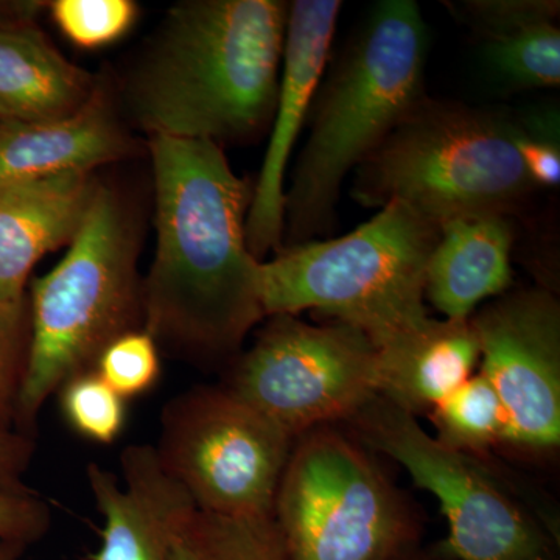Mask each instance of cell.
<instances>
[{
	"instance_id": "19",
	"label": "cell",
	"mask_w": 560,
	"mask_h": 560,
	"mask_svg": "<svg viewBox=\"0 0 560 560\" xmlns=\"http://www.w3.org/2000/svg\"><path fill=\"white\" fill-rule=\"evenodd\" d=\"M171 560H291L270 517H226L191 506L172 526Z\"/></svg>"
},
{
	"instance_id": "4",
	"label": "cell",
	"mask_w": 560,
	"mask_h": 560,
	"mask_svg": "<svg viewBox=\"0 0 560 560\" xmlns=\"http://www.w3.org/2000/svg\"><path fill=\"white\" fill-rule=\"evenodd\" d=\"M127 194L98 180L68 253L31 280V350L14 430L35 436L40 411L70 378L95 371L121 335L143 329L142 226Z\"/></svg>"
},
{
	"instance_id": "28",
	"label": "cell",
	"mask_w": 560,
	"mask_h": 560,
	"mask_svg": "<svg viewBox=\"0 0 560 560\" xmlns=\"http://www.w3.org/2000/svg\"><path fill=\"white\" fill-rule=\"evenodd\" d=\"M517 150L523 167L534 187L555 189L560 184V142L559 140L533 138L518 127Z\"/></svg>"
},
{
	"instance_id": "9",
	"label": "cell",
	"mask_w": 560,
	"mask_h": 560,
	"mask_svg": "<svg viewBox=\"0 0 560 560\" xmlns=\"http://www.w3.org/2000/svg\"><path fill=\"white\" fill-rule=\"evenodd\" d=\"M154 451L198 510L270 517L294 440L221 385L176 394L161 412Z\"/></svg>"
},
{
	"instance_id": "11",
	"label": "cell",
	"mask_w": 560,
	"mask_h": 560,
	"mask_svg": "<svg viewBox=\"0 0 560 560\" xmlns=\"http://www.w3.org/2000/svg\"><path fill=\"white\" fill-rule=\"evenodd\" d=\"M480 372L506 411L504 445L545 455L560 444V304L544 289L511 291L470 316Z\"/></svg>"
},
{
	"instance_id": "3",
	"label": "cell",
	"mask_w": 560,
	"mask_h": 560,
	"mask_svg": "<svg viewBox=\"0 0 560 560\" xmlns=\"http://www.w3.org/2000/svg\"><path fill=\"white\" fill-rule=\"evenodd\" d=\"M427 55L418 3H375L316 92L311 132L285 190L283 246L334 231L346 178L427 97Z\"/></svg>"
},
{
	"instance_id": "13",
	"label": "cell",
	"mask_w": 560,
	"mask_h": 560,
	"mask_svg": "<svg viewBox=\"0 0 560 560\" xmlns=\"http://www.w3.org/2000/svg\"><path fill=\"white\" fill-rule=\"evenodd\" d=\"M120 467L124 485L98 464L86 467L103 517L101 547L91 560H171L173 523L194 500L161 466L154 445H128Z\"/></svg>"
},
{
	"instance_id": "8",
	"label": "cell",
	"mask_w": 560,
	"mask_h": 560,
	"mask_svg": "<svg viewBox=\"0 0 560 560\" xmlns=\"http://www.w3.org/2000/svg\"><path fill=\"white\" fill-rule=\"evenodd\" d=\"M360 444L399 463L440 501L447 550L458 560H559L555 528L541 521L485 459L452 451L418 418L382 396L348 420Z\"/></svg>"
},
{
	"instance_id": "10",
	"label": "cell",
	"mask_w": 560,
	"mask_h": 560,
	"mask_svg": "<svg viewBox=\"0 0 560 560\" xmlns=\"http://www.w3.org/2000/svg\"><path fill=\"white\" fill-rule=\"evenodd\" d=\"M294 441L353 418L377 396V349L348 324L265 318L223 382Z\"/></svg>"
},
{
	"instance_id": "22",
	"label": "cell",
	"mask_w": 560,
	"mask_h": 560,
	"mask_svg": "<svg viewBox=\"0 0 560 560\" xmlns=\"http://www.w3.org/2000/svg\"><path fill=\"white\" fill-rule=\"evenodd\" d=\"M62 416L84 440L110 445L127 422V405L97 371L70 378L58 390Z\"/></svg>"
},
{
	"instance_id": "20",
	"label": "cell",
	"mask_w": 560,
	"mask_h": 560,
	"mask_svg": "<svg viewBox=\"0 0 560 560\" xmlns=\"http://www.w3.org/2000/svg\"><path fill=\"white\" fill-rule=\"evenodd\" d=\"M429 418L441 444L474 458L485 459L506 440V411L481 372L448 394L429 412Z\"/></svg>"
},
{
	"instance_id": "1",
	"label": "cell",
	"mask_w": 560,
	"mask_h": 560,
	"mask_svg": "<svg viewBox=\"0 0 560 560\" xmlns=\"http://www.w3.org/2000/svg\"><path fill=\"white\" fill-rule=\"evenodd\" d=\"M147 149L156 250L142 276L143 330L175 359L230 368L267 318L246 243L253 189L209 140L154 136Z\"/></svg>"
},
{
	"instance_id": "29",
	"label": "cell",
	"mask_w": 560,
	"mask_h": 560,
	"mask_svg": "<svg viewBox=\"0 0 560 560\" xmlns=\"http://www.w3.org/2000/svg\"><path fill=\"white\" fill-rule=\"evenodd\" d=\"M36 440L16 430H0V489L27 488L25 474L35 456Z\"/></svg>"
},
{
	"instance_id": "25",
	"label": "cell",
	"mask_w": 560,
	"mask_h": 560,
	"mask_svg": "<svg viewBox=\"0 0 560 560\" xmlns=\"http://www.w3.org/2000/svg\"><path fill=\"white\" fill-rule=\"evenodd\" d=\"M31 350V312L27 298L0 301V430H14L18 400Z\"/></svg>"
},
{
	"instance_id": "30",
	"label": "cell",
	"mask_w": 560,
	"mask_h": 560,
	"mask_svg": "<svg viewBox=\"0 0 560 560\" xmlns=\"http://www.w3.org/2000/svg\"><path fill=\"white\" fill-rule=\"evenodd\" d=\"M43 11H47V2L0 0V32L38 25V18Z\"/></svg>"
},
{
	"instance_id": "31",
	"label": "cell",
	"mask_w": 560,
	"mask_h": 560,
	"mask_svg": "<svg viewBox=\"0 0 560 560\" xmlns=\"http://www.w3.org/2000/svg\"><path fill=\"white\" fill-rule=\"evenodd\" d=\"M22 552H24L22 548L0 540V560H21Z\"/></svg>"
},
{
	"instance_id": "26",
	"label": "cell",
	"mask_w": 560,
	"mask_h": 560,
	"mask_svg": "<svg viewBox=\"0 0 560 560\" xmlns=\"http://www.w3.org/2000/svg\"><path fill=\"white\" fill-rule=\"evenodd\" d=\"M451 9L485 40L503 38L541 22H558V0H467Z\"/></svg>"
},
{
	"instance_id": "18",
	"label": "cell",
	"mask_w": 560,
	"mask_h": 560,
	"mask_svg": "<svg viewBox=\"0 0 560 560\" xmlns=\"http://www.w3.org/2000/svg\"><path fill=\"white\" fill-rule=\"evenodd\" d=\"M98 80L70 62L39 25L0 32V121L65 119L91 101Z\"/></svg>"
},
{
	"instance_id": "6",
	"label": "cell",
	"mask_w": 560,
	"mask_h": 560,
	"mask_svg": "<svg viewBox=\"0 0 560 560\" xmlns=\"http://www.w3.org/2000/svg\"><path fill=\"white\" fill-rule=\"evenodd\" d=\"M506 110L425 97L353 171L350 194L364 208L410 206L434 223L493 212L510 215L536 190Z\"/></svg>"
},
{
	"instance_id": "14",
	"label": "cell",
	"mask_w": 560,
	"mask_h": 560,
	"mask_svg": "<svg viewBox=\"0 0 560 560\" xmlns=\"http://www.w3.org/2000/svg\"><path fill=\"white\" fill-rule=\"evenodd\" d=\"M95 172L0 183V301L27 298L33 268L69 246L98 186Z\"/></svg>"
},
{
	"instance_id": "17",
	"label": "cell",
	"mask_w": 560,
	"mask_h": 560,
	"mask_svg": "<svg viewBox=\"0 0 560 560\" xmlns=\"http://www.w3.org/2000/svg\"><path fill=\"white\" fill-rule=\"evenodd\" d=\"M480 366L470 318L429 319L377 349V390L412 416L429 415Z\"/></svg>"
},
{
	"instance_id": "27",
	"label": "cell",
	"mask_w": 560,
	"mask_h": 560,
	"mask_svg": "<svg viewBox=\"0 0 560 560\" xmlns=\"http://www.w3.org/2000/svg\"><path fill=\"white\" fill-rule=\"evenodd\" d=\"M49 503L31 488L0 489V540L27 550L51 526Z\"/></svg>"
},
{
	"instance_id": "32",
	"label": "cell",
	"mask_w": 560,
	"mask_h": 560,
	"mask_svg": "<svg viewBox=\"0 0 560 560\" xmlns=\"http://www.w3.org/2000/svg\"><path fill=\"white\" fill-rule=\"evenodd\" d=\"M404 560H420V559L411 558V555H410V556H408V558H405Z\"/></svg>"
},
{
	"instance_id": "23",
	"label": "cell",
	"mask_w": 560,
	"mask_h": 560,
	"mask_svg": "<svg viewBox=\"0 0 560 560\" xmlns=\"http://www.w3.org/2000/svg\"><path fill=\"white\" fill-rule=\"evenodd\" d=\"M47 11L70 43L88 50L116 43L138 18L132 0H54Z\"/></svg>"
},
{
	"instance_id": "15",
	"label": "cell",
	"mask_w": 560,
	"mask_h": 560,
	"mask_svg": "<svg viewBox=\"0 0 560 560\" xmlns=\"http://www.w3.org/2000/svg\"><path fill=\"white\" fill-rule=\"evenodd\" d=\"M138 150L109 84L72 116L40 124L0 121V183L47 178L128 160Z\"/></svg>"
},
{
	"instance_id": "2",
	"label": "cell",
	"mask_w": 560,
	"mask_h": 560,
	"mask_svg": "<svg viewBox=\"0 0 560 560\" xmlns=\"http://www.w3.org/2000/svg\"><path fill=\"white\" fill-rule=\"evenodd\" d=\"M289 3L186 0L165 13L125 81L149 138L245 143L270 130ZM223 147V145H221Z\"/></svg>"
},
{
	"instance_id": "16",
	"label": "cell",
	"mask_w": 560,
	"mask_h": 560,
	"mask_svg": "<svg viewBox=\"0 0 560 560\" xmlns=\"http://www.w3.org/2000/svg\"><path fill=\"white\" fill-rule=\"evenodd\" d=\"M514 224L510 215L467 213L441 223L425 271V300L447 319H467L478 305L508 293Z\"/></svg>"
},
{
	"instance_id": "5",
	"label": "cell",
	"mask_w": 560,
	"mask_h": 560,
	"mask_svg": "<svg viewBox=\"0 0 560 560\" xmlns=\"http://www.w3.org/2000/svg\"><path fill=\"white\" fill-rule=\"evenodd\" d=\"M440 230L393 201L341 237L283 246L259 264L265 316L319 313L381 349L430 319L425 271Z\"/></svg>"
},
{
	"instance_id": "7",
	"label": "cell",
	"mask_w": 560,
	"mask_h": 560,
	"mask_svg": "<svg viewBox=\"0 0 560 560\" xmlns=\"http://www.w3.org/2000/svg\"><path fill=\"white\" fill-rule=\"evenodd\" d=\"M272 518L291 560H404L418 540L400 490L330 425L294 441Z\"/></svg>"
},
{
	"instance_id": "24",
	"label": "cell",
	"mask_w": 560,
	"mask_h": 560,
	"mask_svg": "<svg viewBox=\"0 0 560 560\" xmlns=\"http://www.w3.org/2000/svg\"><path fill=\"white\" fill-rule=\"evenodd\" d=\"M160 350L145 330L130 331L110 342L95 371L125 400L135 399L160 381Z\"/></svg>"
},
{
	"instance_id": "12",
	"label": "cell",
	"mask_w": 560,
	"mask_h": 560,
	"mask_svg": "<svg viewBox=\"0 0 560 560\" xmlns=\"http://www.w3.org/2000/svg\"><path fill=\"white\" fill-rule=\"evenodd\" d=\"M341 9L340 0L289 3L270 139L246 215V243L254 259L259 261L267 260L268 254L279 253L283 246L287 171L323 83Z\"/></svg>"
},
{
	"instance_id": "21",
	"label": "cell",
	"mask_w": 560,
	"mask_h": 560,
	"mask_svg": "<svg viewBox=\"0 0 560 560\" xmlns=\"http://www.w3.org/2000/svg\"><path fill=\"white\" fill-rule=\"evenodd\" d=\"M485 60L512 90H555L560 84V31L556 22L485 40Z\"/></svg>"
}]
</instances>
